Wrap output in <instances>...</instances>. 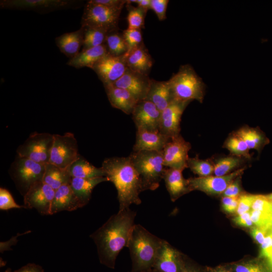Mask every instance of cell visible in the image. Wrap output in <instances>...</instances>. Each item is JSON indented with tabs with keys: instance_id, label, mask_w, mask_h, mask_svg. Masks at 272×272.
<instances>
[{
	"instance_id": "1",
	"label": "cell",
	"mask_w": 272,
	"mask_h": 272,
	"mask_svg": "<svg viewBox=\"0 0 272 272\" xmlns=\"http://www.w3.org/2000/svg\"><path fill=\"white\" fill-rule=\"evenodd\" d=\"M136 212L129 208L111 216L99 229L90 235L96 245L100 262L112 269L120 251L127 247L134 225Z\"/></svg>"
},
{
	"instance_id": "2",
	"label": "cell",
	"mask_w": 272,
	"mask_h": 272,
	"mask_svg": "<svg viewBox=\"0 0 272 272\" xmlns=\"http://www.w3.org/2000/svg\"><path fill=\"white\" fill-rule=\"evenodd\" d=\"M101 167L108 181L112 182L117 189L119 211L129 208L132 204L141 203V181L129 156L106 158Z\"/></svg>"
},
{
	"instance_id": "3",
	"label": "cell",
	"mask_w": 272,
	"mask_h": 272,
	"mask_svg": "<svg viewBox=\"0 0 272 272\" xmlns=\"http://www.w3.org/2000/svg\"><path fill=\"white\" fill-rule=\"evenodd\" d=\"M163 239L140 224H134L127 245L131 260V272L152 269Z\"/></svg>"
},
{
	"instance_id": "4",
	"label": "cell",
	"mask_w": 272,
	"mask_h": 272,
	"mask_svg": "<svg viewBox=\"0 0 272 272\" xmlns=\"http://www.w3.org/2000/svg\"><path fill=\"white\" fill-rule=\"evenodd\" d=\"M128 156L140 176L143 191L157 189L166 168L163 152L133 151Z\"/></svg>"
},
{
	"instance_id": "5",
	"label": "cell",
	"mask_w": 272,
	"mask_h": 272,
	"mask_svg": "<svg viewBox=\"0 0 272 272\" xmlns=\"http://www.w3.org/2000/svg\"><path fill=\"white\" fill-rule=\"evenodd\" d=\"M175 100L202 103L205 94V85L191 66H180L178 72L168 81Z\"/></svg>"
},
{
	"instance_id": "6",
	"label": "cell",
	"mask_w": 272,
	"mask_h": 272,
	"mask_svg": "<svg viewBox=\"0 0 272 272\" xmlns=\"http://www.w3.org/2000/svg\"><path fill=\"white\" fill-rule=\"evenodd\" d=\"M46 164L17 155L9 174L17 190L24 196L36 183L43 181Z\"/></svg>"
},
{
	"instance_id": "7",
	"label": "cell",
	"mask_w": 272,
	"mask_h": 272,
	"mask_svg": "<svg viewBox=\"0 0 272 272\" xmlns=\"http://www.w3.org/2000/svg\"><path fill=\"white\" fill-rule=\"evenodd\" d=\"M122 8L107 7L89 1L82 17V27L100 29L107 33L118 29Z\"/></svg>"
},
{
	"instance_id": "8",
	"label": "cell",
	"mask_w": 272,
	"mask_h": 272,
	"mask_svg": "<svg viewBox=\"0 0 272 272\" xmlns=\"http://www.w3.org/2000/svg\"><path fill=\"white\" fill-rule=\"evenodd\" d=\"M54 140V134L34 132L31 134L17 150V155L35 162L49 163Z\"/></svg>"
},
{
	"instance_id": "9",
	"label": "cell",
	"mask_w": 272,
	"mask_h": 272,
	"mask_svg": "<svg viewBox=\"0 0 272 272\" xmlns=\"http://www.w3.org/2000/svg\"><path fill=\"white\" fill-rule=\"evenodd\" d=\"M80 154L76 139L71 132L54 134V140L49 163L66 169Z\"/></svg>"
},
{
	"instance_id": "10",
	"label": "cell",
	"mask_w": 272,
	"mask_h": 272,
	"mask_svg": "<svg viewBox=\"0 0 272 272\" xmlns=\"http://www.w3.org/2000/svg\"><path fill=\"white\" fill-rule=\"evenodd\" d=\"M246 167H243L222 176H208L187 179L190 191L199 190L208 195H222L228 186L237 177L241 176Z\"/></svg>"
},
{
	"instance_id": "11",
	"label": "cell",
	"mask_w": 272,
	"mask_h": 272,
	"mask_svg": "<svg viewBox=\"0 0 272 272\" xmlns=\"http://www.w3.org/2000/svg\"><path fill=\"white\" fill-rule=\"evenodd\" d=\"M191 148L190 143L180 134L170 138L163 150L165 167L182 170L188 168V152Z\"/></svg>"
},
{
	"instance_id": "12",
	"label": "cell",
	"mask_w": 272,
	"mask_h": 272,
	"mask_svg": "<svg viewBox=\"0 0 272 272\" xmlns=\"http://www.w3.org/2000/svg\"><path fill=\"white\" fill-rule=\"evenodd\" d=\"M55 190L43 181L34 184L24 197L25 209H35L43 215H51Z\"/></svg>"
},
{
	"instance_id": "13",
	"label": "cell",
	"mask_w": 272,
	"mask_h": 272,
	"mask_svg": "<svg viewBox=\"0 0 272 272\" xmlns=\"http://www.w3.org/2000/svg\"><path fill=\"white\" fill-rule=\"evenodd\" d=\"M190 102L175 100L161 111L159 131L169 138L179 135L181 116Z\"/></svg>"
},
{
	"instance_id": "14",
	"label": "cell",
	"mask_w": 272,
	"mask_h": 272,
	"mask_svg": "<svg viewBox=\"0 0 272 272\" xmlns=\"http://www.w3.org/2000/svg\"><path fill=\"white\" fill-rule=\"evenodd\" d=\"M127 69L124 56H114L109 54L99 60L92 70L103 85L113 84Z\"/></svg>"
},
{
	"instance_id": "15",
	"label": "cell",
	"mask_w": 272,
	"mask_h": 272,
	"mask_svg": "<svg viewBox=\"0 0 272 272\" xmlns=\"http://www.w3.org/2000/svg\"><path fill=\"white\" fill-rule=\"evenodd\" d=\"M76 3L74 1L67 0H2L0 6L3 9L47 12L71 8Z\"/></svg>"
},
{
	"instance_id": "16",
	"label": "cell",
	"mask_w": 272,
	"mask_h": 272,
	"mask_svg": "<svg viewBox=\"0 0 272 272\" xmlns=\"http://www.w3.org/2000/svg\"><path fill=\"white\" fill-rule=\"evenodd\" d=\"M184 255L163 240L153 268L160 272H182Z\"/></svg>"
},
{
	"instance_id": "17",
	"label": "cell",
	"mask_w": 272,
	"mask_h": 272,
	"mask_svg": "<svg viewBox=\"0 0 272 272\" xmlns=\"http://www.w3.org/2000/svg\"><path fill=\"white\" fill-rule=\"evenodd\" d=\"M161 112L151 102L139 101L132 113V119L137 129L158 131Z\"/></svg>"
},
{
	"instance_id": "18",
	"label": "cell",
	"mask_w": 272,
	"mask_h": 272,
	"mask_svg": "<svg viewBox=\"0 0 272 272\" xmlns=\"http://www.w3.org/2000/svg\"><path fill=\"white\" fill-rule=\"evenodd\" d=\"M151 79L149 75L131 71L127 68L122 76L113 85L128 91L138 101L146 99L149 92Z\"/></svg>"
},
{
	"instance_id": "19",
	"label": "cell",
	"mask_w": 272,
	"mask_h": 272,
	"mask_svg": "<svg viewBox=\"0 0 272 272\" xmlns=\"http://www.w3.org/2000/svg\"><path fill=\"white\" fill-rule=\"evenodd\" d=\"M170 138L158 131L137 129L133 151H153L163 152Z\"/></svg>"
},
{
	"instance_id": "20",
	"label": "cell",
	"mask_w": 272,
	"mask_h": 272,
	"mask_svg": "<svg viewBox=\"0 0 272 272\" xmlns=\"http://www.w3.org/2000/svg\"><path fill=\"white\" fill-rule=\"evenodd\" d=\"M111 106L126 114H131L139 101L127 90L112 84L104 85Z\"/></svg>"
},
{
	"instance_id": "21",
	"label": "cell",
	"mask_w": 272,
	"mask_h": 272,
	"mask_svg": "<svg viewBox=\"0 0 272 272\" xmlns=\"http://www.w3.org/2000/svg\"><path fill=\"white\" fill-rule=\"evenodd\" d=\"M145 100L153 103L161 112L175 99L168 81L151 79L150 87Z\"/></svg>"
},
{
	"instance_id": "22",
	"label": "cell",
	"mask_w": 272,
	"mask_h": 272,
	"mask_svg": "<svg viewBox=\"0 0 272 272\" xmlns=\"http://www.w3.org/2000/svg\"><path fill=\"white\" fill-rule=\"evenodd\" d=\"M183 171L172 168L166 167L165 169L163 179L172 201L191 191L187 179L183 176Z\"/></svg>"
},
{
	"instance_id": "23",
	"label": "cell",
	"mask_w": 272,
	"mask_h": 272,
	"mask_svg": "<svg viewBox=\"0 0 272 272\" xmlns=\"http://www.w3.org/2000/svg\"><path fill=\"white\" fill-rule=\"evenodd\" d=\"M83 207L70 184L63 185L55 190L51 207V215L59 212L72 211Z\"/></svg>"
},
{
	"instance_id": "24",
	"label": "cell",
	"mask_w": 272,
	"mask_h": 272,
	"mask_svg": "<svg viewBox=\"0 0 272 272\" xmlns=\"http://www.w3.org/2000/svg\"><path fill=\"white\" fill-rule=\"evenodd\" d=\"M108 53L105 44L82 49L76 56L70 59L67 64L76 69L84 67L93 69L94 65Z\"/></svg>"
},
{
	"instance_id": "25",
	"label": "cell",
	"mask_w": 272,
	"mask_h": 272,
	"mask_svg": "<svg viewBox=\"0 0 272 272\" xmlns=\"http://www.w3.org/2000/svg\"><path fill=\"white\" fill-rule=\"evenodd\" d=\"M124 56L127 68L132 71L148 75L154 62L144 43Z\"/></svg>"
},
{
	"instance_id": "26",
	"label": "cell",
	"mask_w": 272,
	"mask_h": 272,
	"mask_svg": "<svg viewBox=\"0 0 272 272\" xmlns=\"http://www.w3.org/2000/svg\"><path fill=\"white\" fill-rule=\"evenodd\" d=\"M83 40L84 29L81 27L76 31L66 33L56 37L55 43L60 51L71 59L80 52Z\"/></svg>"
},
{
	"instance_id": "27",
	"label": "cell",
	"mask_w": 272,
	"mask_h": 272,
	"mask_svg": "<svg viewBox=\"0 0 272 272\" xmlns=\"http://www.w3.org/2000/svg\"><path fill=\"white\" fill-rule=\"evenodd\" d=\"M104 181H108L106 177L88 179L72 177L70 184L75 194L84 207L90 201L93 188Z\"/></svg>"
},
{
	"instance_id": "28",
	"label": "cell",
	"mask_w": 272,
	"mask_h": 272,
	"mask_svg": "<svg viewBox=\"0 0 272 272\" xmlns=\"http://www.w3.org/2000/svg\"><path fill=\"white\" fill-rule=\"evenodd\" d=\"M67 170L72 177L88 179L106 177L102 167L93 166L80 155Z\"/></svg>"
},
{
	"instance_id": "29",
	"label": "cell",
	"mask_w": 272,
	"mask_h": 272,
	"mask_svg": "<svg viewBox=\"0 0 272 272\" xmlns=\"http://www.w3.org/2000/svg\"><path fill=\"white\" fill-rule=\"evenodd\" d=\"M235 133L241 138L250 150L254 149L260 153L269 143V140L258 127L245 126Z\"/></svg>"
},
{
	"instance_id": "30",
	"label": "cell",
	"mask_w": 272,
	"mask_h": 272,
	"mask_svg": "<svg viewBox=\"0 0 272 272\" xmlns=\"http://www.w3.org/2000/svg\"><path fill=\"white\" fill-rule=\"evenodd\" d=\"M72 177L68 170L49 163L46 164L43 181L54 190L66 184H70Z\"/></svg>"
},
{
	"instance_id": "31",
	"label": "cell",
	"mask_w": 272,
	"mask_h": 272,
	"mask_svg": "<svg viewBox=\"0 0 272 272\" xmlns=\"http://www.w3.org/2000/svg\"><path fill=\"white\" fill-rule=\"evenodd\" d=\"M228 265L233 272H272V266L267 260L259 257L241 260Z\"/></svg>"
},
{
	"instance_id": "32",
	"label": "cell",
	"mask_w": 272,
	"mask_h": 272,
	"mask_svg": "<svg viewBox=\"0 0 272 272\" xmlns=\"http://www.w3.org/2000/svg\"><path fill=\"white\" fill-rule=\"evenodd\" d=\"M245 159L234 156L222 157L215 162L214 174L217 176L228 175L240 169Z\"/></svg>"
},
{
	"instance_id": "33",
	"label": "cell",
	"mask_w": 272,
	"mask_h": 272,
	"mask_svg": "<svg viewBox=\"0 0 272 272\" xmlns=\"http://www.w3.org/2000/svg\"><path fill=\"white\" fill-rule=\"evenodd\" d=\"M117 30L107 33L104 44L109 54L114 56H124L127 53V47L122 33L118 32Z\"/></svg>"
},
{
	"instance_id": "34",
	"label": "cell",
	"mask_w": 272,
	"mask_h": 272,
	"mask_svg": "<svg viewBox=\"0 0 272 272\" xmlns=\"http://www.w3.org/2000/svg\"><path fill=\"white\" fill-rule=\"evenodd\" d=\"M224 147L232 156L249 159L251 156L250 149L244 140L234 132L225 142Z\"/></svg>"
},
{
	"instance_id": "35",
	"label": "cell",
	"mask_w": 272,
	"mask_h": 272,
	"mask_svg": "<svg viewBox=\"0 0 272 272\" xmlns=\"http://www.w3.org/2000/svg\"><path fill=\"white\" fill-rule=\"evenodd\" d=\"M187 166L198 177H206L214 174V162L210 160L200 159L198 155L189 158Z\"/></svg>"
},
{
	"instance_id": "36",
	"label": "cell",
	"mask_w": 272,
	"mask_h": 272,
	"mask_svg": "<svg viewBox=\"0 0 272 272\" xmlns=\"http://www.w3.org/2000/svg\"><path fill=\"white\" fill-rule=\"evenodd\" d=\"M82 28L84 29L83 49H88L104 44L107 34V32L95 28Z\"/></svg>"
},
{
	"instance_id": "37",
	"label": "cell",
	"mask_w": 272,
	"mask_h": 272,
	"mask_svg": "<svg viewBox=\"0 0 272 272\" xmlns=\"http://www.w3.org/2000/svg\"><path fill=\"white\" fill-rule=\"evenodd\" d=\"M126 6L128 10L126 18L128 28L135 29L144 28L145 18L147 12L138 6H131L127 1Z\"/></svg>"
},
{
	"instance_id": "38",
	"label": "cell",
	"mask_w": 272,
	"mask_h": 272,
	"mask_svg": "<svg viewBox=\"0 0 272 272\" xmlns=\"http://www.w3.org/2000/svg\"><path fill=\"white\" fill-rule=\"evenodd\" d=\"M122 34L127 47L125 55L143 44L141 29H128L122 31Z\"/></svg>"
},
{
	"instance_id": "39",
	"label": "cell",
	"mask_w": 272,
	"mask_h": 272,
	"mask_svg": "<svg viewBox=\"0 0 272 272\" xmlns=\"http://www.w3.org/2000/svg\"><path fill=\"white\" fill-rule=\"evenodd\" d=\"M25 208L24 206L17 204L11 193L6 188H0V210H9L12 209Z\"/></svg>"
},
{
	"instance_id": "40",
	"label": "cell",
	"mask_w": 272,
	"mask_h": 272,
	"mask_svg": "<svg viewBox=\"0 0 272 272\" xmlns=\"http://www.w3.org/2000/svg\"><path fill=\"white\" fill-rule=\"evenodd\" d=\"M255 194H242L238 199V205L236 213L237 215L250 212Z\"/></svg>"
},
{
	"instance_id": "41",
	"label": "cell",
	"mask_w": 272,
	"mask_h": 272,
	"mask_svg": "<svg viewBox=\"0 0 272 272\" xmlns=\"http://www.w3.org/2000/svg\"><path fill=\"white\" fill-rule=\"evenodd\" d=\"M241 176L235 178L227 187L222 193V196L238 197L243 193L241 184Z\"/></svg>"
},
{
	"instance_id": "42",
	"label": "cell",
	"mask_w": 272,
	"mask_h": 272,
	"mask_svg": "<svg viewBox=\"0 0 272 272\" xmlns=\"http://www.w3.org/2000/svg\"><path fill=\"white\" fill-rule=\"evenodd\" d=\"M168 3V0H151L150 9L155 13L160 21L166 18V12Z\"/></svg>"
},
{
	"instance_id": "43",
	"label": "cell",
	"mask_w": 272,
	"mask_h": 272,
	"mask_svg": "<svg viewBox=\"0 0 272 272\" xmlns=\"http://www.w3.org/2000/svg\"><path fill=\"white\" fill-rule=\"evenodd\" d=\"M238 197L222 196L221 200L222 208L224 212L229 214L236 212L238 205Z\"/></svg>"
},
{
	"instance_id": "44",
	"label": "cell",
	"mask_w": 272,
	"mask_h": 272,
	"mask_svg": "<svg viewBox=\"0 0 272 272\" xmlns=\"http://www.w3.org/2000/svg\"><path fill=\"white\" fill-rule=\"evenodd\" d=\"M233 222L236 225L244 228H251L254 226L251 219L249 212L237 215L233 219Z\"/></svg>"
},
{
	"instance_id": "45",
	"label": "cell",
	"mask_w": 272,
	"mask_h": 272,
	"mask_svg": "<svg viewBox=\"0 0 272 272\" xmlns=\"http://www.w3.org/2000/svg\"><path fill=\"white\" fill-rule=\"evenodd\" d=\"M249 233L254 240L260 245L264 242L266 235L265 230L255 226L250 228Z\"/></svg>"
},
{
	"instance_id": "46",
	"label": "cell",
	"mask_w": 272,
	"mask_h": 272,
	"mask_svg": "<svg viewBox=\"0 0 272 272\" xmlns=\"http://www.w3.org/2000/svg\"><path fill=\"white\" fill-rule=\"evenodd\" d=\"M94 3L109 8H123L127 1L123 0H91Z\"/></svg>"
},
{
	"instance_id": "47",
	"label": "cell",
	"mask_w": 272,
	"mask_h": 272,
	"mask_svg": "<svg viewBox=\"0 0 272 272\" xmlns=\"http://www.w3.org/2000/svg\"><path fill=\"white\" fill-rule=\"evenodd\" d=\"M182 272H207L199 265L189 260L184 255V263Z\"/></svg>"
},
{
	"instance_id": "48",
	"label": "cell",
	"mask_w": 272,
	"mask_h": 272,
	"mask_svg": "<svg viewBox=\"0 0 272 272\" xmlns=\"http://www.w3.org/2000/svg\"><path fill=\"white\" fill-rule=\"evenodd\" d=\"M13 272H44V270L40 265L29 263Z\"/></svg>"
},
{
	"instance_id": "49",
	"label": "cell",
	"mask_w": 272,
	"mask_h": 272,
	"mask_svg": "<svg viewBox=\"0 0 272 272\" xmlns=\"http://www.w3.org/2000/svg\"><path fill=\"white\" fill-rule=\"evenodd\" d=\"M129 3H134L138 6L145 10L147 12L150 10L151 0H129L127 1Z\"/></svg>"
},
{
	"instance_id": "50",
	"label": "cell",
	"mask_w": 272,
	"mask_h": 272,
	"mask_svg": "<svg viewBox=\"0 0 272 272\" xmlns=\"http://www.w3.org/2000/svg\"><path fill=\"white\" fill-rule=\"evenodd\" d=\"M207 272H233L229 265H220L215 267H207Z\"/></svg>"
},
{
	"instance_id": "51",
	"label": "cell",
	"mask_w": 272,
	"mask_h": 272,
	"mask_svg": "<svg viewBox=\"0 0 272 272\" xmlns=\"http://www.w3.org/2000/svg\"><path fill=\"white\" fill-rule=\"evenodd\" d=\"M267 198L272 200V192L267 194L264 195Z\"/></svg>"
},
{
	"instance_id": "52",
	"label": "cell",
	"mask_w": 272,
	"mask_h": 272,
	"mask_svg": "<svg viewBox=\"0 0 272 272\" xmlns=\"http://www.w3.org/2000/svg\"><path fill=\"white\" fill-rule=\"evenodd\" d=\"M142 272H160V271H158L157 270H154L153 269H150V270H147V271H142Z\"/></svg>"
},
{
	"instance_id": "53",
	"label": "cell",
	"mask_w": 272,
	"mask_h": 272,
	"mask_svg": "<svg viewBox=\"0 0 272 272\" xmlns=\"http://www.w3.org/2000/svg\"><path fill=\"white\" fill-rule=\"evenodd\" d=\"M4 272H13V271H12L11 268H9L7 269Z\"/></svg>"
}]
</instances>
